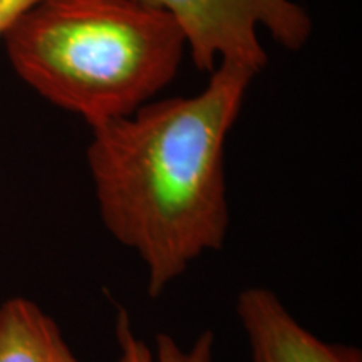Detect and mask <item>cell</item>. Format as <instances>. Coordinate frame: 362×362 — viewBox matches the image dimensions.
<instances>
[{
  "mask_svg": "<svg viewBox=\"0 0 362 362\" xmlns=\"http://www.w3.org/2000/svg\"><path fill=\"white\" fill-rule=\"evenodd\" d=\"M255 76L220 62L194 96L149 101L90 128L86 156L99 216L146 267L151 298L223 247L230 226L225 144Z\"/></svg>",
  "mask_w": 362,
  "mask_h": 362,
  "instance_id": "6da1fadb",
  "label": "cell"
},
{
  "mask_svg": "<svg viewBox=\"0 0 362 362\" xmlns=\"http://www.w3.org/2000/svg\"><path fill=\"white\" fill-rule=\"evenodd\" d=\"M116 342L119 349L116 362H215V336L211 330L202 332L187 349L168 334H158L155 347H151L134 332L126 310L117 314Z\"/></svg>",
  "mask_w": 362,
  "mask_h": 362,
  "instance_id": "8992f818",
  "label": "cell"
},
{
  "mask_svg": "<svg viewBox=\"0 0 362 362\" xmlns=\"http://www.w3.org/2000/svg\"><path fill=\"white\" fill-rule=\"evenodd\" d=\"M0 362H83L61 329L35 302L7 298L0 305Z\"/></svg>",
  "mask_w": 362,
  "mask_h": 362,
  "instance_id": "5b68a950",
  "label": "cell"
},
{
  "mask_svg": "<svg viewBox=\"0 0 362 362\" xmlns=\"http://www.w3.org/2000/svg\"><path fill=\"white\" fill-rule=\"evenodd\" d=\"M235 312L252 362H362L357 347L317 337L291 314L277 293L265 287L240 292Z\"/></svg>",
  "mask_w": 362,
  "mask_h": 362,
  "instance_id": "277c9868",
  "label": "cell"
},
{
  "mask_svg": "<svg viewBox=\"0 0 362 362\" xmlns=\"http://www.w3.org/2000/svg\"><path fill=\"white\" fill-rule=\"evenodd\" d=\"M2 40L30 89L90 128L151 101L188 51L178 22L138 0H44Z\"/></svg>",
  "mask_w": 362,
  "mask_h": 362,
  "instance_id": "7a4b0ae2",
  "label": "cell"
},
{
  "mask_svg": "<svg viewBox=\"0 0 362 362\" xmlns=\"http://www.w3.org/2000/svg\"><path fill=\"white\" fill-rule=\"evenodd\" d=\"M170 13L187 37L194 66L211 72L220 62H235L259 72L267 66L259 29L288 51L309 40L314 24L293 0H138Z\"/></svg>",
  "mask_w": 362,
  "mask_h": 362,
  "instance_id": "3957f363",
  "label": "cell"
},
{
  "mask_svg": "<svg viewBox=\"0 0 362 362\" xmlns=\"http://www.w3.org/2000/svg\"><path fill=\"white\" fill-rule=\"evenodd\" d=\"M44 0H0V39H4L11 27L30 8Z\"/></svg>",
  "mask_w": 362,
  "mask_h": 362,
  "instance_id": "52a82bcc",
  "label": "cell"
}]
</instances>
